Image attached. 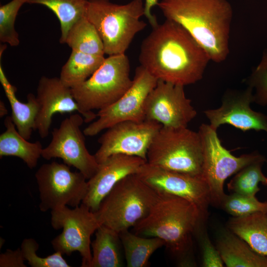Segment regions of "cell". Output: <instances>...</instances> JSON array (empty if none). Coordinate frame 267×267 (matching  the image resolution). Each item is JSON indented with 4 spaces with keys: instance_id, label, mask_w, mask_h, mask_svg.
I'll list each match as a JSON object with an SVG mask.
<instances>
[{
    "instance_id": "d4e9b609",
    "label": "cell",
    "mask_w": 267,
    "mask_h": 267,
    "mask_svg": "<svg viewBox=\"0 0 267 267\" xmlns=\"http://www.w3.org/2000/svg\"><path fill=\"white\" fill-rule=\"evenodd\" d=\"M105 58L104 56L72 50L68 59L61 68L59 78L66 86L73 88L89 78Z\"/></svg>"
},
{
    "instance_id": "7a4b0ae2",
    "label": "cell",
    "mask_w": 267,
    "mask_h": 267,
    "mask_svg": "<svg viewBox=\"0 0 267 267\" xmlns=\"http://www.w3.org/2000/svg\"><path fill=\"white\" fill-rule=\"evenodd\" d=\"M157 6L166 19L188 32L211 60L221 63L226 59L233 16L227 0H161Z\"/></svg>"
},
{
    "instance_id": "74e56055",
    "label": "cell",
    "mask_w": 267,
    "mask_h": 267,
    "mask_svg": "<svg viewBox=\"0 0 267 267\" xmlns=\"http://www.w3.org/2000/svg\"></svg>"
},
{
    "instance_id": "836d02e7",
    "label": "cell",
    "mask_w": 267,
    "mask_h": 267,
    "mask_svg": "<svg viewBox=\"0 0 267 267\" xmlns=\"http://www.w3.org/2000/svg\"><path fill=\"white\" fill-rule=\"evenodd\" d=\"M25 261L20 248L14 251L7 249L0 255V267H26Z\"/></svg>"
},
{
    "instance_id": "f546056e",
    "label": "cell",
    "mask_w": 267,
    "mask_h": 267,
    "mask_svg": "<svg viewBox=\"0 0 267 267\" xmlns=\"http://www.w3.org/2000/svg\"><path fill=\"white\" fill-rule=\"evenodd\" d=\"M221 206L233 217L245 216L259 212L267 213V201L261 202L255 196L236 193L226 194Z\"/></svg>"
},
{
    "instance_id": "2e32d148",
    "label": "cell",
    "mask_w": 267,
    "mask_h": 267,
    "mask_svg": "<svg viewBox=\"0 0 267 267\" xmlns=\"http://www.w3.org/2000/svg\"><path fill=\"white\" fill-rule=\"evenodd\" d=\"M253 89L248 86L244 90L227 91L220 107L204 111L210 125L217 129L222 125L229 124L244 132L254 130L267 133V115L250 107L254 102Z\"/></svg>"
},
{
    "instance_id": "ffe728a7",
    "label": "cell",
    "mask_w": 267,
    "mask_h": 267,
    "mask_svg": "<svg viewBox=\"0 0 267 267\" xmlns=\"http://www.w3.org/2000/svg\"><path fill=\"white\" fill-rule=\"evenodd\" d=\"M216 247L227 267H267V257L256 252L229 230L221 234Z\"/></svg>"
},
{
    "instance_id": "44dd1931",
    "label": "cell",
    "mask_w": 267,
    "mask_h": 267,
    "mask_svg": "<svg viewBox=\"0 0 267 267\" xmlns=\"http://www.w3.org/2000/svg\"><path fill=\"white\" fill-rule=\"evenodd\" d=\"M4 125L5 131L0 135V158L17 157L29 168H35L44 148L41 142H31L24 138L17 130L11 116L6 117Z\"/></svg>"
},
{
    "instance_id": "30bf717a",
    "label": "cell",
    "mask_w": 267,
    "mask_h": 267,
    "mask_svg": "<svg viewBox=\"0 0 267 267\" xmlns=\"http://www.w3.org/2000/svg\"><path fill=\"white\" fill-rule=\"evenodd\" d=\"M35 178L40 192V210H53L80 205L88 191V180L80 172L71 171L65 163L53 161L42 165Z\"/></svg>"
},
{
    "instance_id": "cb8c5ba5",
    "label": "cell",
    "mask_w": 267,
    "mask_h": 267,
    "mask_svg": "<svg viewBox=\"0 0 267 267\" xmlns=\"http://www.w3.org/2000/svg\"><path fill=\"white\" fill-rule=\"evenodd\" d=\"M119 234L128 267H148L151 255L165 245L159 238L142 236L129 229Z\"/></svg>"
},
{
    "instance_id": "8992f818",
    "label": "cell",
    "mask_w": 267,
    "mask_h": 267,
    "mask_svg": "<svg viewBox=\"0 0 267 267\" xmlns=\"http://www.w3.org/2000/svg\"><path fill=\"white\" fill-rule=\"evenodd\" d=\"M130 64L125 54L110 55L87 80L72 88L86 123L97 118L100 110L117 100L130 88Z\"/></svg>"
},
{
    "instance_id": "277c9868",
    "label": "cell",
    "mask_w": 267,
    "mask_h": 267,
    "mask_svg": "<svg viewBox=\"0 0 267 267\" xmlns=\"http://www.w3.org/2000/svg\"><path fill=\"white\" fill-rule=\"evenodd\" d=\"M142 0L119 4L110 0H89L86 16L94 26L109 56L125 54L135 36L147 24Z\"/></svg>"
},
{
    "instance_id": "603a6c76",
    "label": "cell",
    "mask_w": 267,
    "mask_h": 267,
    "mask_svg": "<svg viewBox=\"0 0 267 267\" xmlns=\"http://www.w3.org/2000/svg\"><path fill=\"white\" fill-rule=\"evenodd\" d=\"M227 227L254 251L267 257V213L259 212L233 217L228 221Z\"/></svg>"
},
{
    "instance_id": "9a60e30c",
    "label": "cell",
    "mask_w": 267,
    "mask_h": 267,
    "mask_svg": "<svg viewBox=\"0 0 267 267\" xmlns=\"http://www.w3.org/2000/svg\"><path fill=\"white\" fill-rule=\"evenodd\" d=\"M135 175L158 193L174 195L194 203L205 216L211 199L207 184L201 177L167 170L147 162Z\"/></svg>"
},
{
    "instance_id": "ac0fdd59",
    "label": "cell",
    "mask_w": 267,
    "mask_h": 267,
    "mask_svg": "<svg viewBox=\"0 0 267 267\" xmlns=\"http://www.w3.org/2000/svg\"><path fill=\"white\" fill-rule=\"evenodd\" d=\"M36 96L39 110L35 129L42 138L48 136L55 114L74 112L82 114L71 88L66 86L59 78L42 76L38 82Z\"/></svg>"
},
{
    "instance_id": "e575fe53",
    "label": "cell",
    "mask_w": 267,
    "mask_h": 267,
    "mask_svg": "<svg viewBox=\"0 0 267 267\" xmlns=\"http://www.w3.org/2000/svg\"><path fill=\"white\" fill-rule=\"evenodd\" d=\"M159 0H144V14L149 23L153 27L156 26L158 23L155 15L152 14L151 10L155 6H157Z\"/></svg>"
},
{
    "instance_id": "6da1fadb",
    "label": "cell",
    "mask_w": 267,
    "mask_h": 267,
    "mask_svg": "<svg viewBox=\"0 0 267 267\" xmlns=\"http://www.w3.org/2000/svg\"><path fill=\"white\" fill-rule=\"evenodd\" d=\"M211 60L182 26L166 19L142 41L140 65L158 80L183 86L200 80Z\"/></svg>"
},
{
    "instance_id": "7c38bea8",
    "label": "cell",
    "mask_w": 267,
    "mask_h": 267,
    "mask_svg": "<svg viewBox=\"0 0 267 267\" xmlns=\"http://www.w3.org/2000/svg\"><path fill=\"white\" fill-rule=\"evenodd\" d=\"M84 122L83 117L79 113L63 120L59 127L52 131L50 142L43 148L42 157L47 160L61 159L64 163L76 168L88 180L96 172L99 164L86 147L84 134L80 129Z\"/></svg>"
},
{
    "instance_id": "9c48e42d",
    "label": "cell",
    "mask_w": 267,
    "mask_h": 267,
    "mask_svg": "<svg viewBox=\"0 0 267 267\" xmlns=\"http://www.w3.org/2000/svg\"><path fill=\"white\" fill-rule=\"evenodd\" d=\"M53 228L62 232L51 242L55 251L70 255L78 251L82 260L81 267H89L92 259L91 236L101 225L95 213L85 204L70 209L67 206L51 211Z\"/></svg>"
},
{
    "instance_id": "d590c367",
    "label": "cell",
    "mask_w": 267,
    "mask_h": 267,
    "mask_svg": "<svg viewBox=\"0 0 267 267\" xmlns=\"http://www.w3.org/2000/svg\"><path fill=\"white\" fill-rule=\"evenodd\" d=\"M8 113L7 109L4 103L2 101H0V117H3Z\"/></svg>"
},
{
    "instance_id": "1f68e13d",
    "label": "cell",
    "mask_w": 267,
    "mask_h": 267,
    "mask_svg": "<svg viewBox=\"0 0 267 267\" xmlns=\"http://www.w3.org/2000/svg\"><path fill=\"white\" fill-rule=\"evenodd\" d=\"M249 86L255 88L254 102L261 104H267V50H265L261 61L254 70L248 81Z\"/></svg>"
},
{
    "instance_id": "d6986e66",
    "label": "cell",
    "mask_w": 267,
    "mask_h": 267,
    "mask_svg": "<svg viewBox=\"0 0 267 267\" xmlns=\"http://www.w3.org/2000/svg\"><path fill=\"white\" fill-rule=\"evenodd\" d=\"M0 82L11 109V119L19 133L29 140L33 130H35L36 119L39 105L35 95L32 93L27 96V102L19 101L16 96V88L7 79L3 68L0 65Z\"/></svg>"
},
{
    "instance_id": "7402d4cb",
    "label": "cell",
    "mask_w": 267,
    "mask_h": 267,
    "mask_svg": "<svg viewBox=\"0 0 267 267\" xmlns=\"http://www.w3.org/2000/svg\"><path fill=\"white\" fill-rule=\"evenodd\" d=\"M91 242L92 259L89 267H121L124 265L123 248L120 234L101 225Z\"/></svg>"
},
{
    "instance_id": "83f0119b",
    "label": "cell",
    "mask_w": 267,
    "mask_h": 267,
    "mask_svg": "<svg viewBox=\"0 0 267 267\" xmlns=\"http://www.w3.org/2000/svg\"><path fill=\"white\" fill-rule=\"evenodd\" d=\"M262 155L259 158L248 164L237 173L227 184L228 191L250 196H255L260 190V182L267 185V177L262 172V167L265 161Z\"/></svg>"
},
{
    "instance_id": "4fadbf2b",
    "label": "cell",
    "mask_w": 267,
    "mask_h": 267,
    "mask_svg": "<svg viewBox=\"0 0 267 267\" xmlns=\"http://www.w3.org/2000/svg\"><path fill=\"white\" fill-rule=\"evenodd\" d=\"M162 127L158 122L147 120L115 124L106 129L98 139L100 146L94 154L97 163L117 154L137 156L147 162L148 148Z\"/></svg>"
},
{
    "instance_id": "3957f363",
    "label": "cell",
    "mask_w": 267,
    "mask_h": 267,
    "mask_svg": "<svg viewBox=\"0 0 267 267\" xmlns=\"http://www.w3.org/2000/svg\"><path fill=\"white\" fill-rule=\"evenodd\" d=\"M204 216L191 201L172 194L159 193L149 214L133 227V232L159 238L184 265L191 250L192 236Z\"/></svg>"
},
{
    "instance_id": "ba28073f",
    "label": "cell",
    "mask_w": 267,
    "mask_h": 267,
    "mask_svg": "<svg viewBox=\"0 0 267 267\" xmlns=\"http://www.w3.org/2000/svg\"><path fill=\"white\" fill-rule=\"evenodd\" d=\"M217 130L210 124H202L198 132L203 152L201 177L208 186L211 203L221 206L226 195L223 190L225 180L262 155L253 152L234 156L222 145Z\"/></svg>"
},
{
    "instance_id": "52a82bcc",
    "label": "cell",
    "mask_w": 267,
    "mask_h": 267,
    "mask_svg": "<svg viewBox=\"0 0 267 267\" xmlns=\"http://www.w3.org/2000/svg\"><path fill=\"white\" fill-rule=\"evenodd\" d=\"M147 162L167 170L202 178L203 152L198 132L187 127L162 126L148 148Z\"/></svg>"
},
{
    "instance_id": "5bb4252c",
    "label": "cell",
    "mask_w": 267,
    "mask_h": 267,
    "mask_svg": "<svg viewBox=\"0 0 267 267\" xmlns=\"http://www.w3.org/2000/svg\"><path fill=\"white\" fill-rule=\"evenodd\" d=\"M184 87L158 80L145 102V120L158 122L164 127H187L197 112L186 96Z\"/></svg>"
},
{
    "instance_id": "4316f807",
    "label": "cell",
    "mask_w": 267,
    "mask_h": 267,
    "mask_svg": "<svg viewBox=\"0 0 267 267\" xmlns=\"http://www.w3.org/2000/svg\"><path fill=\"white\" fill-rule=\"evenodd\" d=\"M89 0H27V3L44 5L51 10L60 24L59 42L63 44L72 26L86 16Z\"/></svg>"
},
{
    "instance_id": "4dcf8cb0",
    "label": "cell",
    "mask_w": 267,
    "mask_h": 267,
    "mask_svg": "<svg viewBox=\"0 0 267 267\" xmlns=\"http://www.w3.org/2000/svg\"><path fill=\"white\" fill-rule=\"evenodd\" d=\"M39 247L38 243L33 238L24 239L20 246L25 261L32 267H71L57 251L45 257L37 254Z\"/></svg>"
},
{
    "instance_id": "f1b7e54d",
    "label": "cell",
    "mask_w": 267,
    "mask_h": 267,
    "mask_svg": "<svg viewBox=\"0 0 267 267\" xmlns=\"http://www.w3.org/2000/svg\"><path fill=\"white\" fill-rule=\"evenodd\" d=\"M27 0H12L0 6V41L11 46H18L19 35L15 28L18 11Z\"/></svg>"
},
{
    "instance_id": "e0dca14e",
    "label": "cell",
    "mask_w": 267,
    "mask_h": 267,
    "mask_svg": "<svg viewBox=\"0 0 267 267\" xmlns=\"http://www.w3.org/2000/svg\"><path fill=\"white\" fill-rule=\"evenodd\" d=\"M146 161L134 156L114 154L99 164L96 172L88 180V191L82 203L95 212L115 185L127 176L135 174Z\"/></svg>"
},
{
    "instance_id": "d6a6232c",
    "label": "cell",
    "mask_w": 267,
    "mask_h": 267,
    "mask_svg": "<svg viewBox=\"0 0 267 267\" xmlns=\"http://www.w3.org/2000/svg\"><path fill=\"white\" fill-rule=\"evenodd\" d=\"M202 266L204 267H222L224 263L220 253L210 239L204 235L202 239Z\"/></svg>"
},
{
    "instance_id": "484cf974",
    "label": "cell",
    "mask_w": 267,
    "mask_h": 267,
    "mask_svg": "<svg viewBox=\"0 0 267 267\" xmlns=\"http://www.w3.org/2000/svg\"><path fill=\"white\" fill-rule=\"evenodd\" d=\"M63 44L72 50L89 54L104 56V46L94 26L84 16L76 21L68 31Z\"/></svg>"
},
{
    "instance_id": "8d00e7d4",
    "label": "cell",
    "mask_w": 267,
    "mask_h": 267,
    "mask_svg": "<svg viewBox=\"0 0 267 267\" xmlns=\"http://www.w3.org/2000/svg\"></svg>"
},
{
    "instance_id": "5b68a950",
    "label": "cell",
    "mask_w": 267,
    "mask_h": 267,
    "mask_svg": "<svg viewBox=\"0 0 267 267\" xmlns=\"http://www.w3.org/2000/svg\"><path fill=\"white\" fill-rule=\"evenodd\" d=\"M158 197L157 192L132 174L115 185L94 213L100 225L120 233L146 217Z\"/></svg>"
},
{
    "instance_id": "8fae6325",
    "label": "cell",
    "mask_w": 267,
    "mask_h": 267,
    "mask_svg": "<svg viewBox=\"0 0 267 267\" xmlns=\"http://www.w3.org/2000/svg\"><path fill=\"white\" fill-rule=\"evenodd\" d=\"M158 80L141 66L137 67L130 88L115 102L98 110L97 119L83 131L86 136L97 135L118 123L145 120L144 104Z\"/></svg>"
}]
</instances>
